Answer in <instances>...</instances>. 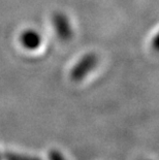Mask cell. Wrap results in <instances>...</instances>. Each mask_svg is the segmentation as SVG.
Listing matches in <instances>:
<instances>
[{"label": "cell", "mask_w": 159, "mask_h": 160, "mask_svg": "<svg viewBox=\"0 0 159 160\" xmlns=\"http://www.w3.org/2000/svg\"><path fill=\"white\" fill-rule=\"evenodd\" d=\"M98 64V58L95 54H86L72 67L70 77L73 81H82L92 71Z\"/></svg>", "instance_id": "1"}, {"label": "cell", "mask_w": 159, "mask_h": 160, "mask_svg": "<svg viewBox=\"0 0 159 160\" xmlns=\"http://www.w3.org/2000/svg\"><path fill=\"white\" fill-rule=\"evenodd\" d=\"M53 26L57 36L61 40L67 42L72 37V27L66 15L62 12H56L53 16Z\"/></svg>", "instance_id": "2"}, {"label": "cell", "mask_w": 159, "mask_h": 160, "mask_svg": "<svg viewBox=\"0 0 159 160\" xmlns=\"http://www.w3.org/2000/svg\"><path fill=\"white\" fill-rule=\"evenodd\" d=\"M21 42L28 50H35L42 43V36L35 30H26L21 35Z\"/></svg>", "instance_id": "3"}, {"label": "cell", "mask_w": 159, "mask_h": 160, "mask_svg": "<svg viewBox=\"0 0 159 160\" xmlns=\"http://www.w3.org/2000/svg\"><path fill=\"white\" fill-rule=\"evenodd\" d=\"M153 48L156 51H159V33L155 36V38L153 40Z\"/></svg>", "instance_id": "4"}]
</instances>
